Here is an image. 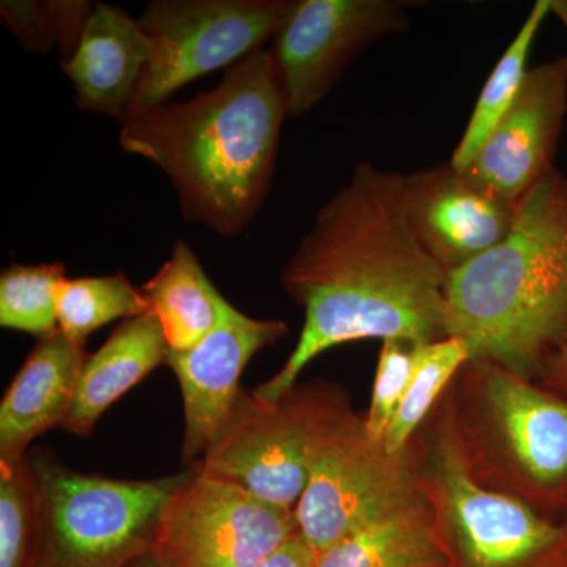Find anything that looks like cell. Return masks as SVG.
<instances>
[{"mask_svg":"<svg viewBox=\"0 0 567 567\" xmlns=\"http://www.w3.org/2000/svg\"><path fill=\"white\" fill-rule=\"evenodd\" d=\"M404 183V174L360 163L317 213L282 270L284 290L305 309L303 330L254 398L281 401L306 365L346 342L447 338V274L417 238Z\"/></svg>","mask_w":567,"mask_h":567,"instance_id":"obj_1","label":"cell"},{"mask_svg":"<svg viewBox=\"0 0 567 567\" xmlns=\"http://www.w3.org/2000/svg\"><path fill=\"white\" fill-rule=\"evenodd\" d=\"M287 115L274 55L262 48L212 91L123 123L118 142L167 175L186 221L235 237L270 192Z\"/></svg>","mask_w":567,"mask_h":567,"instance_id":"obj_2","label":"cell"},{"mask_svg":"<svg viewBox=\"0 0 567 567\" xmlns=\"http://www.w3.org/2000/svg\"><path fill=\"white\" fill-rule=\"evenodd\" d=\"M446 336L472 360L536 380L567 344V177L557 169L518 200L509 234L446 276Z\"/></svg>","mask_w":567,"mask_h":567,"instance_id":"obj_3","label":"cell"},{"mask_svg":"<svg viewBox=\"0 0 567 567\" xmlns=\"http://www.w3.org/2000/svg\"><path fill=\"white\" fill-rule=\"evenodd\" d=\"M466 465L483 486L548 518L567 511V399L486 360L447 390Z\"/></svg>","mask_w":567,"mask_h":567,"instance_id":"obj_4","label":"cell"},{"mask_svg":"<svg viewBox=\"0 0 567 567\" xmlns=\"http://www.w3.org/2000/svg\"><path fill=\"white\" fill-rule=\"evenodd\" d=\"M308 432V484L295 509L317 554L350 533L423 498L415 445L398 454L368 435L338 388H300Z\"/></svg>","mask_w":567,"mask_h":567,"instance_id":"obj_5","label":"cell"},{"mask_svg":"<svg viewBox=\"0 0 567 567\" xmlns=\"http://www.w3.org/2000/svg\"><path fill=\"white\" fill-rule=\"evenodd\" d=\"M413 445L445 558L453 551L461 567H567V522L558 524L472 475L447 391Z\"/></svg>","mask_w":567,"mask_h":567,"instance_id":"obj_6","label":"cell"},{"mask_svg":"<svg viewBox=\"0 0 567 567\" xmlns=\"http://www.w3.org/2000/svg\"><path fill=\"white\" fill-rule=\"evenodd\" d=\"M41 539L35 567H128L151 554L164 507L192 468L155 480L82 473L37 451Z\"/></svg>","mask_w":567,"mask_h":567,"instance_id":"obj_7","label":"cell"},{"mask_svg":"<svg viewBox=\"0 0 567 567\" xmlns=\"http://www.w3.org/2000/svg\"><path fill=\"white\" fill-rule=\"evenodd\" d=\"M289 0H155L137 18L148 58L125 122L162 106L189 82L230 69L275 39ZM123 125V123H122Z\"/></svg>","mask_w":567,"mask_h":567,"instance_id":"obj_8","label":"cell"},{"mask_svg":"<svg viewBox=\"0 0 567 567\" xmlns=\"http://www.w3.org/2000/svg\"><path fill=\"white\" fill-rule=\"evenodd\" d=\"M297 535L295 513L192 468L164 507L152 554L163 567H254Z\"/></svg>","mask_w":567,"mask_h":567,"instance_id":"obj_9","label":"cell"},{"mask_svg":"<svg viewBox=\"0 0 567 567\" xmlns=\"http://www.w3.org/2000/svg\"><path fill=\"white\" fill-rule=\"evenodd\" d=\"M406 6L399 0L293 2L270 50L289 115L315 110L365 47L404 31Z\"/></svg>","mask_w":567,"mask_h":567,"instance_id":"obj_10","label":"cell"},{"mask_svg":"<svg viewBox=\"0 0 567 567\" xmlns=\"http://www.w3.org/2000/svg\"><path fill=\"white\" fill-rule=\"evenodd\" d=\"M189 468L295 513L308 484V432L300 388L275 404L241 391L212 445Z\"/></svg>","mask_w":567,"mask_h":567,"instance_id":"obj_11","label":"cell"},{"mask_svg":"<svg viewBox=\"0 0 567 567\" xmlns=\"http://www.w3.org/2000/svg\"><path fill=\"white\" fill-rule=\"evenodd\" d=\"M289 333L282 320L254 319L235 306L210 334L186 350L169 349L166 364L181 385L182 458L196 464L240 398V377L254 354Z\"/></svg>","mask_w":567,"mask_h":567,"instance_id":"obj_12","label":"cell"},{"mask_svg":"<svg viewBox=\"0 0 567 567\" xmlns=\"http://www.w3.org/2000/svg\"><path fill=\"white\" fill-rule=\"evenodd\" d=\"M566 112L567 55H561L528 69L516 102L462 173L487 193L517 204L554 169Z\"/></svg>","mask_w":567,"mask_h":567,"instance_id":"obj_13","label":"cell"},{"mask_svg":"<svg viewBox=\"0 0 567 567\" xmlns=\"http://www.w3.org/2000/svg\"><path fill=\"white\" fill-rule=\"evenodd\" d=\"M410 219L425 251L451 274L498 245L517 204L480 188L450 164L405 175Z\"/></svg>","mask_w":567,"mask_h":567,"instance_id":"obj_14","label":"cell"},{"mask_svg":"<svg viewBox=\"0 0 567 567\" xmlns=\"http://www.w3.org/2000/svg\"><path fill=\"white\" fill-rule=\"evenodd\" d=\"M87 357L61 330L39 339L0 404V461H20L37 436L63 427Z\"/></svg>","mask_w":567,"mask_h":567,"instance_id":"obj_15","label":"cell"},{"mask_svg":"<svg viewBox=\"0 0 567 567\" xmlns=\"http://www.w3.org/2000/svg\"><path fill=\"white\" fill-rule=\"evenodd\" d=\"M147 58L140 21L121 7L95 3L76 50L62 69L81 110L125 123Z\"/></svg>","mask_w":567,"mask_h":567,"instance_id":"obj_16","label":"cell"},{"mask_svg":"<svg viewBox=\"0 0 567 567\" xmlns=\"http://www.w3.org/2000/svg\"><path fill=\"white\" fill-rule=\"evenodd\" d=\"M167 352L169 344L153 312L118 324L107 341L89 354L63 429L78 436L91 435L112 404L153 369L166 364Z\"/></svg>","mask_w":567,"mask_h":567,"instance_id":"obj_17","label":"cell"},{"mask_svg":"<svg viewBox=\"0 0 567 567\" xmlns=\"http://www.w3.org/2000/svg\"><path fill=\"white\" fill-rule=\"evenodd\" d=\"M140 289L173 350L199 344L233 308L185 240L175 244L169 259Z\"/></svg>","mask_w":567,"mask_h":567,"instance_id":"obj_18","label":"cell"},{"mask_svg":"<svg viewBox=\"0 0 567 567\" xmlns=\"http://www.w3.org/2000/svg\"><path fill=\"white\" fill-rule=\"evenodd\" d=\"M445 554L425 496L342 537L317 567H440Z\"/></svg>","mask_w":567,"mask_h":567,"instance_id":"obj_19","label":"cell"},{"mask_svg":"<svg viewBox=\"0 0 567 567\" xmlns=\"http://www.w3.org/2000/svg\"><path fill=\"white\" fill-rule=\"evenodd\" d=\"M548 13H550V0H537L520 31L517 32L516 39L511 41L509 48L488 76L466 125L464 136L451 158V166L456 167L457 171H465L475 162L477 153L484 147L495 126L516 102L528 73L529 50Z\"/></svg>","mask_w":567,"mask_h":567,"instance_id":"obj_20","label":"cell"},{"mask_svg":"<svg viewBox=\"0 0 567 567\" xmlns=\"http://www.w3.org/2000/svg\"><path fill=\"white\" fill-rule=\"evenodd\" d=\"M470 360L468 346L453 336L416 346L412 382L383 439L388 453H402L412 445L417 432Z\"/></svg>","mask_w":567,"mask_h":567,"instance_id":"obj_21","label":"cell"},{"mask_svg":"<svg viewBox=\"0 0 567 567\" xmlns=\"http://www.w3.org/2000/svg\"><path fill=\"white\" fill-rule=\"evenodd\" d=\"M151 312L141 289L123 271L107 276L66 278L59 290V330L85 347L93 331L115 320L136 319Z\"/></svg>","mask_w":567,"mask_h":567,"instance_id":"obj_22","label":"cell"},{"mask_svg":"<svg viewBox=\"0 0 567 567\" xmlns=\"http://www.w3.org/2000/svg\"><path fill=\"white\" fill-rule=\"evenodd\" d=\"M40 539L41 488L32 458L0 461V567H35Z\"/></svg>","mask_w":567,"mask_h":567,"instance_id":"obj_23","label":"cell"},{"mask_svg":"<svg viewBox=\"0 0 567 567\" xmlns=\"http://www.w3.org/2000/svg\"><path fill=\"white\" fill-rule=\"evenodd\" d=\"M61 262L13 264L0 275V327L47 338L59 330V290L65 281Z\"/></svg>","mask_w":567,"mask_h":567,"instance_id":"obj_24","label":"cell"},{"mask_svg":"<svg viewBox=\"0 0 567 567\" xmlns=\"http://www.w3.org/2000/svg\"><path fill=\"white\" fill-rule=\"evenodd\" d=\"M93 3L84 0H3L0 13L10 31L29 51L50 52L61 47L63 61L80 43Z\"/></svg>","mask_w":567,"mask_h":567,"instance_id":"obj_25","label":"cell"},{"mask_svg":"<svg viewBox=\"0 0 567 567\" xmlns=\"http://www.w3.org/2000/svg\"><path fill=\"white\" fill-rule=\"evenodd\" d=\"M416 346L404 339L382 341L371 405L364 416L368 435L383 443L391 421L404 401L416 363Z\"/></svg>","mask_w":567,"mask_h":567,"instance_id":"obj_26","label":"cell"},{"mask_svg":"<svg viewBox=\"0 0 567 567\" xmlns=\"http://www.w3.org/2000/svg\"><path fill=\"white\" fill-rule=\"evenodd\" d=\"M317 551L298 533L254 567H317Z\"/></svg>","mask_w":567,"mask_h":567,"instance_id":"obj_27","label":"cell"},{"mask_svg":"<svg viewBox=\"0 0 567 567\" xmlns=\"http://www.w3.org/2000/svg\"><path fill=\"white\" fill-rule=\"evenodd\" d=\"M539 383L567 399V344L548 361L539 377Z\"/></svg>","mask_w":567,"mask_h":567,"instance_id":"obj_28","label":"cell"},{"mask_svg":"<svg viewBox=\"0 0 567 567\" xmlns=\"http://www.w3.org/2000/svg\"><path fill=\"white\" fill-rule=\"evenodd\" d=\"M550 13L557 14L559 21L567 29V2L566 0H550Z\"/></svg>","mask_w":567,"mask_h":567,"instance_id":"obj_29","label":"cell"},{"mask_svg":"<svg viewBox=\"0 0 567 567\" xmlns=\"http://www.w3.org/2000/svg\"><path fill=\"white\" fill-rule=\"evenodd\" d=\"M128 567H163L159 565L158 559L155 558V555L147 554L144 555V557H141L140 559H136V561L132 563Z\"/></svg>","mask_w":567,"mask_h":567,"instance_id":"obj_30","label":"cell"},{"mask_svg":"<svg viewBox=\"0 0 567 567\" xmlns=\"http://www.w3.org/2000/svg\"><path fill=\"white\" fill-rule=\"evenodd\" d=\"M440 567H445V566H440Z\"/></svg>","mask_w":567,"mask_h":567,"instance_id":"obj_31","label":"cell"}]
</instances>
